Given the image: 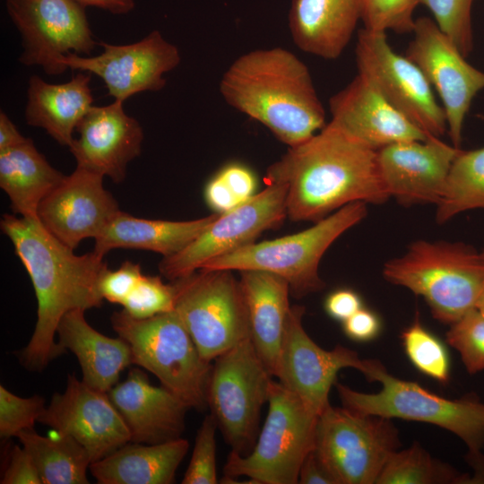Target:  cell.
<instances>
[{
    "label": "cell",
    "mask_w": 484,
    "mask_h": 484,
    "mask_svg": "<svg viewBox=\"0 0 484 484\" xmlns=\"http://www.w3.org/2000/svg\"><path fill=\"white\" fill-rule=\"evenodd\" d=\"M384 278L424 298L434 318L452 324L475 308L484 291V256L464 242H412L387 261Z\"/></svg>",
    "instance_id": "277c9868"
},
{
    "label": "cell",
    "mask_w": 484,
    "mask_h": 484,
    "mask_svg": "<svg viewBox=\"0 0 484 484\" xmlns=\"http://www.w3.org/2000/svg\"><path fill=\"white\" fill-rule=\"evenodd\" d=\"M361 14L362 0H292L290 33L302 51L333 60L347 47Z\"/></svg>",
    "instance_id": "cb8c5ba5"
},
{
    "label": "cell",
    "mask_w": 484,
    "mask_h": 484,
    "mask_svg": "<svg viewBox=\"0 0 484 484\" xmlns=\"http://www.w3.org/2000/svg\"><path fill=\"white\" fill-rule=\"evenodd\" d=\"M304 314L303 306L290 307L274 376L319 417L330 404L329 392L338 372L353 367L366 376L369 359L341 345L331 350L318 346L303 327Z\"/></svg>",
    "instance_id": "9a60e30c"
},
{
    "label": "cell",
    "mask_w": 484,
    "mask_h": 484,
    "mask_svg": "<svg viewBox=\"0 0 484 484\" xmlns=\"http://www.w3.org/2000/svg\"><path fill=\"white\" fill-rule=\"evenodd\" d=\"M143 276L141 264L124 262L117 270L107 268L99 280V292L103 299L122 305Z\"/></svg>",
    "instance_id": "b9f144b4"
},
{
    "label": "cell",
    "mask_w": 484,
    "mask_h": 484,
    "mask_svg": "<svg viewBox=\"0 0 484 484\" xmlns=\"http://www.w3.org/2000/svg\"><path fill=\"white\" fill-rule=\"evenodd\" d=\"M475 209L484 210V147L458 151L436 204V220L443 224Z\"/></svg>",
    "instance_id": "1f68e13d"
},
{
    "label": "cell",
    "mask_w": 484,
    "mask_h": 484,
    "mask_svg": "<svg viewBox=\"0 0 484 484\" xmlns=\"http://www.w3.org/2000/svg\"><path fill=\"white\" fill-rule=\"evenodd\" d=\"M475 308L482 315H484V291L481 294L480 298H479Z\"/></svg>",
    "instance_id": "681fc988"
},
{
    "label": "cell",
    "mask_w": 484,
    "mask_h": 484,
    "mask_svg": "<svg viewBox=\"0 0 484 484\" xmlns=\"http://www.w3.org/2000/svg\"><path fill=\"white\" fill-rule=\"evenodd\" d=\"M391 419L329 404L319 415L315 453L336 484H374L400 445Z\"/></svg>",
    "instance_id": "8fae6325"
},
{
    "label": "cell",
    "mask_w": 484,
    "mask_h": 484,
    "mask_svg": "<svg viewBox=\"0 0 484 484\" xmlns=\"http://www.w3.org/2000/svg\"><path fill=\"white\" fill-rule=\"evenodd\" d=\"M84 312L74 309L61 318L57 342L64 351L69 350L76 356L82 381L108 393L117 384L120 373L133 364L131 348L123 338H111L95 330Z\"/></svg>",
    "instance_id": "484cf974"
},
{
    "label": "cell",
    "mask_w": 484,
    "mask_h": 484,
    "mask_svg": "<svg viewBox=\"0 0 484 484\" xmlns=\"http://www.w3.org/2000/svg\"><path fill=\"white\" fill-rule=\"evenodd\" d=\"M450 325L446 341L459 352L467 371L484 370V315L473 308Z\"/></svg>",
    "instance_id": "8d00e7d4"
},
{
    "label": "cell",
    "mask_w": 484,
    "mask_h": 484,
    "mask_svg": "<svg viewBox=\"0 0 484 484\" xmlns=\"http://www.w3.org/2000/svg\"><path fill=\"white\" fill-rule=\"evenodd\" d=\"M301 484H336L335 480L324 467L315 450L305 458L298 476Z\"/></svg>",
    "instance_id": "bcb514c9"
},
{
    "label": "cell",
    "mask_w": 484,
    "mask_h": 484,
    "mask_svg": "<svg viewBox=\"0 0 484 484\" xmlns=\"http://www.w3.org/2000/svg\"><path fill=\"white\" fill-rule=\"evenodd\" d=\"M348 338L359 342L376 338L382 330V321L373 310L362 307L342 322Z\"/></svg>",
    "instance_id": "ee69618b"
},
{
    "label": "cell",
    "mask_w": 484,
    "mask_h": 484,
    "mask_svg": "<svg viewBox=\"0 0 484 484\" xmlns=\"http://www.w3.org/2000/svg\"><path fill=\"white\" fill-rule=\"evenodd\" d=\"M91 73H78L64 83H49L30 76L27 91L25 120L44 129L60 145L70 146L73 133L93 106L90 87Z\"/></svg>",
    "instance_id": "4316f807"
},
{
    "label": "cell",
    "mask_w": 484,
    "mask_h": 484,
    "mask_svg": "<svg viewBox=\"0 0 484 484\" xmlns=\"http://www.w3.org/2000/svg\"><path fill=\"white\" fill-rule=\"evenodd\" d=\"M220 213L185 221L137 218L120 211L95 238L93 252L104 257L116 248L173 255L195 239Z\"/></svg>",
    "instance_id": "83f0119b"
},
{
    "label": "cell",
    "mask_w": 484,
    "mask_h": 484,
    "mask_svg": "<svg viewBox=\"0 0 484 484\" xmlns=\"http://www.w3.org/2000/svg\"><path fill=\"white\" fill-rule=\"evenodd\" d=\"M175 287L160 277L143 274L139 282L123 302V310L130 316L145 319L174 310Z\"/></svg>",
    "instance_id": "f35d334b"
},
{
    "label": "cell",
    "mask_w": 484,
    "mask_h": 484,
    "mask_svg": "<svg viewBox=\"0 0 484 484\" xmlns=\"http://www.w3.org/2000/svg\"><path fill=\"white\" fill-rule=\"evenodd\" d=\"M255 190L254 171L243 163L230 162L208 181L204 198L214 212L224 213L254 196Z\"/></svg>",
    "instance_id": "e575fe53"
},
{
    "label": "cell",
    "mask_w": 484,
    "mask_h": 484,
    "mask_svg": "<svg viewBox=\"0 0 484 484\" xmlns=\"http://www.w3.org/2000/svg\"><path fill=\"white\" fill-rule=\"evenodd\" d=\"M213 361L208 407L232 451L246 455L255 445L261 411L268 402L273 376L250 338Z\"/></svg>",
    "instance_id": "30bf717a"
},
{
    "label": "cell",
    "mask_w": 484,
    "mask_h": 484,
    "mask_svg": "<svg viewBox=\"0 0 484 484\" xmlns=\"http://www.w3.org/2000/svg\"><path fill=\"white\" fill-rule=\"evenodd\" d=\"M0 227L28 272L38 302L34 332L19 359L25 368L41 371L64 352L55 341L61 318L74 309L102 305L99 280L108 267L93 251L75 255L38 217L4 214Z\"/></svg>",
    "instance_id": "6da1fadb"
},
{
    "label": "cell",
    "mask_w": 484,
    "mask_h": 484,
    "mask_svg": "<svg viewBox=\"0 0 484 484\" xmlns=\"http://www.w3.org/2000/svg\"><path fill=\"white\" fill-rule=\"evenodd\" d=\"M401 340L408 359L419 372L443 384L448 381L450 360L447 350L420 323L418 315L402 331Z\"/></svg>",
    "instance_id": "836d02e7"
},
{
    "label": "cell",
    "mask_w": 484,
    "mask_h": 484,
    "mask_svg": "<svg viewBox=\"0 0 484 484\" xmlns=\"http://www.w3.org/2000/svg\"><path fill=\"white\" fill-rule=\"evenodd\" d=\"M174 311L208 361L250 338L248 310L233 271L198 269L172 281Z\"/></svg>",
    "instance_id": "9c48e42d"
},
{
    "label": "cell",
    "mask_w": 484,
    "mask_h": 484,
    "mask_svg": "<svg viewBox=\"0 0 484 484\" xmlns=\"http://www.w3.org/2000/svg\"><path fill=\"white\" fill-rule=\"evenodd\" d=\"M419 0H362L361 21L371 31L412 32L413 12Z\"/></svg>",
    "instance_id": "74e56055"
},
{
    "label": "cell",
    "mask_w": 484,
    "mask_h": 484,
    "mask_svg": "<svg viewBox=\"0 0 484 484\" xmlns=\"http://www.w3.org/2000/svg\"><path fill=\"white\" fill-rule=\"evenodd\" d=\"M102 52L94 56L70 53L62 57L64 65L95 74L102 79L114 100L125 101L143 91H158L166 85L164 75L181 61L177 46L152 30L141 40L127 45L98 42Z\"/></svg>",
    "instance_id": "e0dca14e"
},
{
    "label": "cell",
    "mask_w": 484,
    "mask_h": 484,
    "mask_svg": "<svg viewBox=\"0 0 484 484\" xmlns=\"http://www.w3.org/2000/svg\"><path fill=\"white\" fill-rule=\"evenodd\" d=\"M39 422L69 435L88 452L91 462L130 442L129 431L108 393L68 375L65 390L55 393Z\"/></svg>",
    "instance_id": "ac0fdd59"
},
{
    "label": "cell",
    "mask_w": 484,
    "mask_h": 484,
    "mask_svg": "<svg viewBox=\"0 0 484 484\" xmlns=\"http://www.w3.org/2000/svg\"><path fill=\"white\" fill-rule=\"evenodd\" d=\"M367 214V203H349L298 233L252 243L216 257L200 269L259 270L286 280L290 293L301 298L323 290L318 267L324 254L345 231Z\"/></svg>",
    "instance_id": "8992f818"
},
{
    "label": "cell",
    "mask_w": 484,
    "mask_h": 484,
    "mask_svg": "<svg viewBox=\"0 0 484 484\" xmlns=\"http://www.w3.org/2000/svg\"><path fill=\"white\" fill-rule=\"evenodd\" d=\"M7 13L22 37L19 62L39 65L51 76L68 69L70 53L90 55L94 40L85 8L75 0H5Z\"/></svg>",
    "instance_id": "4fadbf2b"
},
{
    "label": "cell",
    "mask_w": 484,
    "mask_h": 484,
    "mask_svg": "<svg viewBox=\"0 0 484 484\" xmlns=\"http://www.w3.org/2000/svg\"><path fill=\"white\" fill-rule=\"evenodd\" d=\"M43 397L23 398L0 386V436L8 439L27 429L33 428L45 411Z\"/></svg>",
    "instance_id": "ab89813d"
},
{
    "label": "cell",
    "mask_w": 484,
    "mask_h": 484,
    "mask_svg": "<svg viewBox=\"0 0 484 484\" xmlns=\"http://www.w3.org/2000/svg\"><path fill=\"white\" fill-rule=\"evenodd\" d=\"M111 326L130 346L132 362L152 373L161 385L189 409L203 411L212 364L173 310L137 319L123 309L114 312Z\"/></svg>",
    "instance_id": "5b68a950"
},
{
    "label": "cell",
    "mask_w": 484,
    "mask_h": 484,
    "mask_svg": "<svg viewBox=\"0 0 484 484\" xmlns=\"http://www.w3.org/2000/svg\"><path fill=\"white\" fill-rule=\"evenodd\" d=\"M366 377L379 382L381 390L376 393H366L335 383L343 407L362 414L438 426L465 443L469 448V458L481 454L484 403L441 397L417 383L393 376L376 359H369Z\"/></svg>",
    "instance_id": "52a82bcc"
},
{
    "label": "cell",
    "mask_w": 484,
    "mask_h": 484,
    "mask_svg": "<svg viewBox=\"0 0 484 484\" xmlns=\"http://www.w3.org/2000/svg\"><path fill=\"white\" fill-rule=\"evenodd\" d=\"M39 435L34 428L17 435L31 456L44 484H87L91 460L87 450L69 435Z\"/></svg>",
    "instance_id": "4dcf8cb0"
},
{
    "label": "cell",
    "mask_w": 484,
    "mask_h": 484,
    "mask_svg": "<svg viewBox=\"0 0 484 484\" xmlns=\"http://www.w3.org/2000/svg\"><path fill=\"white\" fill-rule=\"evenodd\" d=\"M266 185L262 192L220 213L183 250L163 257L160 273L171 281L186 276L216 257L255 243L261 233L277 227L287 216L288 186Z\"/></svg>",
    "instance_id": "5bb4252c"
},
{
    "label": "cell",
    "mask_w": 484,
    "mask_h": 484,
    "mask_svg": "<svg viewBox=\"0 0 484 484\" xmlns=\"http://www.w3.org/2000/svg\"><path fill=\"white\" fill-rule=\"evenodd\" d=\"M84 7L93 6L114 14H125L134 9V0H75Z\"/></svg>",
    "instance_id": "c3c4849f"
},
{
    "label": "cell",
    "mask_w": 484,
    "mask_h": 484,
    "mask_svg": "<svg viewBox=\"0 0 484 484\" xmlns=\"http://www.w3.org/2000/svg\"><path fill=\"white\" fill-rule=\"evenodd\" d=\"M474 0H419L432 13L439 29L466 57L473 47L471 6Z\"/></svg>",
    "instance_id": "d590c367"
},
{
    "label": "cell",
    "mask_w": 484,
    "mask_h": 484,
    "mask_svg": "<svg viewBox=\"0 0 484 484\" xmlns=\"http://www.w3.org/2000/svg\"><path fill=\"white\" fill-rule=\"evenodd\" d=\"M103 176L76 167L40 203L37 217L56 238L72 249L94 239L121 211L103 186Z\"/></svg>",
    "instance_id": "d6986e66"
},
{
    "label": "cell",
    "mask_w": 484,
    "mask_h": 484,
    "mask_svg": "<svg viewBox=\"0 0 484 484\" xmlns=\"http://www.w3.org/2000/svg\"><path fill=\"white\" fill-rule=\"evenodd\" d=\"M27 140L4 112H0V151L14 147Z\"/></svg>",
    "instance_id": "7dc6e473"
},
{
    "label": "cell",
    "mask_w": 484,
    "mask_h": 484,
    "mask_svg": "<svg viewBox=\"0 0 484 484\" xmlns=\"http://www.w3.org/2000/svg\"><path fill=\"white\" fill-rule=\"evenodd\" d=\"M264 179L288 186L287 216L293 221L316 222L351 203L381 204L390 198L377 151L331 121L289 147Z\"/></svg>",
    "instance_id": "7a4b0ae2"
},
{
    "label": "cell",
    "mask_w": 484,
    "mask_h": 484,
    "mask_svg": "<svg viewBox=\"0 0 484 484\" xmlns=\"http://www.w3.org/2000/svg\"><path fill=\"white\" fill-rule=\"evenodd\" d=\"M188 448L183 437L155 445L127 443L91 462L90 471L100 484H170Z\"/></svg>",
    "instance_id": "f1b7e54d"
},
{
    "label": "cell",
    "mask_w": 484,
    "mask_h": 484,
    "mask_svg": "<svg viewBox=\"0 0 484 484\" xmlns=\"http://www.w3.org/2000/svg\"><path fill=\"white\" fill-rule=\"evenodd\" d=\"M219 90L229 106L264 125L289 147L326 125L307 66L281 47L239 56L223 73Z\"/></svg>",
    "instance_id": "3957f363"
},
{
    "label": "cell",
    "mask_w": 484,
    "mask_h": 484,
    "mask_svg": "<svg viewBox=\"0 0 484 484\" xmlns=\"http://www.w3.org/2000/svg\"><path fill=\"white\" fill-rule=\"evenodd\" d=\"M481 254H482L483 256H484V247H483V249L481 250Z\"/></svg>",
    "instance_id": "f907efd6"
},
{
    "label": "cell",
    "mask_w": 484,
    "mask_h": 484,
    "mask_svg": "<svg viewBox=\"0 0 484 484\" xmlns=\"http://www.w3.org/2000/svg\"><path fill=\"white\" fill-rule=\"evenodd\" d=\"M1 484H42L35 463L23 446L13 445L8 451Z\"/></svg>",
    "instance_id": "7bdbcfd3"
},
{
    "label": "cell",
    "mask_w": 484,
    "mask_h": 484,
    "mask_svg": "<svg viewBox=\"0 0 484 484\" xmlns=\"http://www.w3.org/2000/svg\"><path fill=\"white\" fill-rule=\"evenodd\" d=\"M268 411L251 452L231 451L224 476L247 477L255 484H296L301 465L315 449L318 416L280 382L272 381Z\"/></svg>",
    "instance_id": "ba28073f"
},
{
    "label": "cell",
    "mask_w": 484,
    "mask_h": 484,
    "mask_svg": "<svg viewBox=\"0 0 484 484\" xmlns=\"http://www.w3.org/2000/svg\"><path fill=\"white\" fill-rule=\"evenodd\" d=\"M329 108L331 122L376 151L395 143L432 137L395 109L359 73L331 97Z\"/></svg>",
    "instance_id": "7402d4cb"
},
{
    "label": "cell",
    "mask_w": 484,
    "mask_h": 484,
    "mask_svg": "<svg viewBox=\"0 0 484 484\" xmlns=\"http://www.w3.org/2000/svg\"><path fill=\"white\" fill-rule=\"evenodd\" d=\"M108 394L124 419L130 442L155 445L182 437L189 407L162 385H151L139 368L131 369Z\"/></svg>",
    "instance_id": "603a6c76"
},
{
    "label": "cell",
    "mask_w": 484,
    "mask_h": 484,
    "mask_svg": "<svg viewBox=\"0 0 484 484\" xmlns=\"http://www.w3.org/2000/svg\"><path fill=\"white\" fill-rule=\"evenodd\" d=\"M218 425L210 414L203 420L195 437L188 467L182 480L183 484H216V441Z\"/></svg>",
    "instance_id": "60d3db41"
},
{
    "label": "cell",
    "mask_w": 484,
    "mask_h": 484,
    "mask_svg": "<svg viewBox=\"0 0 484 484\" xmlns=\"http://www.w3.org/2000/svg\"><path fill=\"white\" fill-rule=\"evenodd\" d=\"M122 101L107 106H92L76 127L79 137L69 150L76 167L123 182L127 165L141 155L143 130L128 116Z\"/></svg>",
    "instance_id": "44dd1931"
},
{
    "label": "cell",
    "mask_w": 484,
    "mask_h": 484,
    "mask_svg": "<svg viewBox=\"0 0 484 484\" xmlns=\"http://www.w3.org/2000/svg\"><path fill=\"white\" fill-rule=\"evenodd\" d=\"M470 478L436 461L418 443L394 451L385 462L376 484L469 483Z\"/></svg>",
    "instance_id": "d6a6232c"
},
{
    "label": "cell",
    "mask_w": 484,
    "mask_h": 484,
    "mask_svg": "<svg viewBox=\"0 0 484 484\" xmlns=\"http://www.w3.org/2000/svg\"><path fill=\"white\" fill-rule=\"evenodd\" d=\"M460 148L438 137L392 143L377 151L379 170L390 197L400 204H437Z\"/></svg>",
    "instance_id": "ffe728a7"
},
{
    "label": "cell",
    "mask_w": 484,
    "mask_h": 484,
    "mask_svg": "<svg viewBox=\"0 0 484 484\" xmlns=\"http://www.w3.org/2000/svg\"><path fill=\"white\" fill-rule=\"evenodd\" d=\"M248 310L250 339L274 376L290 305V289L281 276L259 270L240 271Z\"/></svg>",
    "instance_id": "d4e9b609"
},
{
    "label": "cell",
    "mask_w": 484,
    "mask_h": 484,
    "mask_svg": "<svg viewBox=\"0 0 484 484\" xmlns=\"http://www.w3.org/2000/svg\"><path fill=\"white\" fill-rule=\"evenodd\" d=\"M326 314L334 320L343 322L363 307L359 293L351 289H339L332 291L324 303Z\"/></svg>",
    "instance_id": "f6af8a7d"
},
{
    "label": "cell",
    "mask_w": 484,
    "mask_h": 484,
    "mask_svg": "<svg viewBox=\"0 0 484 484\" xmlns=\"http://www.w3.org/2000/svg\"><path fill=\"white\" fill-rule=\"evenodd\" d=\"M405 56L437 91L453 145L460 148L464 118L476 94L484 89V73L471 65L431 18L415 20Z\"/></svg>",
    "instance_id": "2e32d148"
},
{
    "label": "cell",
    "mask_w": 484,
    "mask_h": 484,
    "mask_svg": "<svg viewBox=\"0 0 484 484\" xmlns=\"http://www.w3.org/2000/svg\"><path fill=\"white\" fill-rule=\"evenodd\" d=\"M65 177L30 138L0 151V186L7 194L15 215L37 217L40 203Z\"/></svg>",
    "instance_id": "f546056e"
},
{
    "label": "cell",
    "mask_w": 484,
    "mask_h": 484,
    "mask_svg": "<svg viewBox=\"0 0 484 484\" xmlns=\"http://www.w3.org/2000/svg\"><path fill=\"white\" fill-rule=\"evenodd\" d=\"M358 73L366 77L383 97L428 136L447 130L445 110L419 67L396 53L386 32L361 29L356 45Z\"/></svg>",
    "instance_id": "7c38bea8"
}]
</instances>
